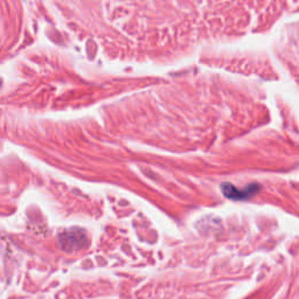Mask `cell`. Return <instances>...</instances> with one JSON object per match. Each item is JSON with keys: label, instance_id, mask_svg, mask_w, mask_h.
<instances>
[{"label": "cell", "instance_id": "6da1fadb", "mask_svg": "<svg viewBox=\"0 0 299 299\" xmlns=\"http://www.w3.org/2000/svg\"><path fill=\"white\" fill-rule=\"evenodd\" d=\"M59 242L63 250L76 251L87 247L89 240L83 229L71 228L60 234Z\"/></svg>", "mask_w": 299, "mask_h": 299}, {"label": "cell", "instance_id": "7a4b0ae2", "mask_svg": "<svg viewBox=\"0 0 299 299\" xmlns=\"http://www.w3.org/2000/svg\"><path fill=\"white\" fill-rule=\"evenodd\" d=\"M222 191H223V194H225L227 198L234 199V200H242V199H247L252 194H255L257 191V187L250 186L245 189V191H237V189L234 186H232V185L226 184L222 186Z\"/></svg>", "mask_w": 299, "mask_h": 299}]
</instances>
